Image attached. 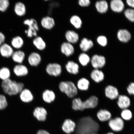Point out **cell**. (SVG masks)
I'll list each match as a JSON object with an SVG mask.
<instances>
[{"instance_id": "obj_21", "label": "cell", "mask_w": 134, "mask_h": 134, "mask_svg": "<svg viewBox=\"0 0 134 134\" xmlns=\"http://www.w3.org/2000/svg\"><path fill=\"white\" fill-rule=\"evenodd\" d=\"M13 71L17 76L24 77L26 76L29 72L27 67L22 64L16 65L13 69Z\"/></svg>"}, {"instance_id": "obj_36", "label": "cell", "mask_w": 134, "mask_h": 134, "mask_svg": "<svg viewBox=\"0 0 134 134\" xmlns=\"http://www.w3.org/2000/svg\"><path fill=\"white\" fill-rule=\"evenodd\" d=\"M10 76V73L8 68L4 67L0 69V78L3 81L9 79Z\"/></svg>"}, {"instance_id": "obj_22", "label": "cell", "mask_w": 134, "mask_h": 134, "mask_svg": "<svg viewBox=\"0 0 134 134\" xmlns=\"http://www.w3.org/2000/svg\"><path fill=\"white\" fill-rule=\"evenodd\" d=\"M20 98L23 103H28L32 101L33 96L30 90L26 88H24L20 93Z\"/></svg>"}, {"instance_id": "obj_7", "label": "cell", "mask_w": 134, "mask_h": 134, "mask_svg": "<svg viewBox=\"0 0 134 134\" xmlns=\"http://www.w3.org/2000/svg\"><path fill=\"white\" fill-rule=\"evenodd\" d=\"M46 70L47 73L50 76L57 77L61 74L62 67L58 63H49L47 65Z\"/></svg>"}, {"instance_id": "obj_46", "label": "cell", "mask_w": 134, "mask_h": 134, "mask_svg": "<svg viewBox=\"0 0 134 134\" xmlns=\"http://www.w3.org/2000/svg\"><path fill=\"white\" fill-rule=\"evenodd\" d=\"M105 134H115L113 132H108V133H105Z\"/></svg>"}, {"instance_id": "obj_18", "label": "cell", "mask_w": 134, "mask_h": 134, "mask_svg": "<svg viewBox=\"0 0 134 134\" xmlns=\"http://www.w3.org/2000/svg\"><path fill=\"white\" fill-rule=\"evenodd\" d=\"M91 79L95 83H98L104 80L105 75L103 72L100 69H94L90 74Z\"/></svg>"}, {"instance_id": "obj_38", "label": "cell", "mask_w": 134, "mask_h": 134, "mask_svg": "<svg viewBox=\"0 0 134 134\" xmlns=\"http://www.w3.org/2000/svg\"><path fill=\"white\" fill-rule=\"evenodd\" d=\"M9 5L8 0H0V11L4 12L7 9Z\"/></svg>"}, {"instance_id": "obj_34", "label": "cell", "mask_w": 134, "mask_h": 134, "mask_svg": "<svg viewBox=\"0 0 134 134\" xmlns=\"http://www.w3.org/2000/svg\"><path fill=\"white\" fill-rule=\"evenodd\" d=\"M11 43L13 47L18 49L22 47L24 44V41L22 38L18 36L13 38Z\"/></svg>"}, {"instance_id": "obj_43", "label": "cell", "mask_w": 134, "mask_h": 134, "mask_svg": "<svg viewBox=\"0 0 134 134\" xmlns=\"http://www.w3.org/2000/svg\"><path fill=\"white\" fill-rule=\"evenodd\" d=\"M5 38L4 35L2 33L0 32V46L4 43Z\"/></svg>"}, {"instance_id": "obj_24", "label": "cell", "mask_w": 134, "mask_h": 134, "mask_svg": "<svg viewBox=\"0 0 134 134\" xmlns=\"http://www.w3.org/2000/svg\"><path fill=\"white\" fill-rule=\"evenodd\" d=\"M110 7L114 12L120 13L123 10L125 5L121 0H113L110 2Z\"/></svg>"}, {"instance_id": "obj_26", "label": "cell", "mask_w": 134, "mask_h": 134, "mask_svg": "<svg viewBox=\"0 0 134 134\" xmlns=\"http://www.w3.org/2000/svg\"><path fill=\"white\" fill-rule=\"evenodd\" d=\"M93 46V41L86 38H84L81 40L79 45L80 49L83 52L87 51Z\"/></svg>"}, {"instance_id": "obj_17", "label": "cell", "mask_w": 134, "mask_h": 134, "mask_svg": "<svg viewBox=\"0 0 134 134\" xmlns=\"http://www.w3.org/2000/svg\"><path fill=\"white\" fill-rule=\"evenodd\" d=\"M34 116L38 121L43 122L46 121L47 113L46 109L43 107H37L33 112Z\"/></svg>"}, {"instance_id": "obj_47", "label": "cell", "mask_w": 134, "mask_h": 134, "mask_svg": "<svg viewBox=\"0 0 134 134\" xmlns=\"http://www.w3.org/2000/svg\"><path fill=\"white\" fill-rule=\"evenodd\" d=\"M91 134H98L97 133H92Z\"/></svg>"}, {"instance_id": "obj_20", "label": "cell", "mask_w": 134, "mask_h": 134, "mask_svg": "<svg viewBox=\"0 0 134 134\" xmlns=\"http://www.w3.org/2000/svg\"><path fill=\"white\" fill-rule=\"evenodd\" d=\"M32 43L36 49L40 51H44L47 48L46 42L43 37L40 36H38L34 38Z\"/></svg>"}, {"instance_id": "obj_30", "label": "cell", "mask_w": 134, "mask_h": 134, "mask_svg": "<svg viewBox=\"0 0 134 134\" xmlns=\"http://www.w3.org/2000/svg\"><path fill=\"white\" fill-rule=\"evenodd\" d=\"M42 98L45 103H52L55 99L54 92L49 90H45L42 94Z\"/></svg>"}, {"instance_id": "obj_19", "label": "cell", "mask_w": 134, "mask_h": 134, "mask_svg": "<svg viewBox=\"0 0 134 134\" xmlns=\"http://www.w3.org/2000/svg\"><path fill=\"white\" fill-rule=\"evenodd\" d=\"M96 115L98 120L102 122H108L112 118L111 113L105 109H101L99 110Z\"/></svg>"}, {"instance_id": "obj_6", "label": "cell", "mask_w": 134, "mask_h": 134, "mask_svg": "<svg viewBox=\"0 0 134 134\" xmlns=\"http://www.w3.org/2000/svg\"><path fill=\"white\" fill-rule=\"evenodd\" d=\"M108 124L109 127L113 133L121 132L124 128L125 122L121 117L111 118L108 122Z\"/></svg>"}, {"instance_id": "obj_11", "label": "cell", "mask_w": 134, "mask_h": 134, "mask_svg": "<svg viewBox=\"0 0 134 134\" xmlns=\"http://www.w3.org/2000/svg\"><path fill=\"white\" fill-rule=\"evenodd\" d=\"M40 24L43 29L47 30H51L55 27L56 21L52 17L46 16L41 18Z\"/></svg>"}, {"instance_id": "obj_3", "label": "cell", "mask_w": 134, "mask_h": 134, "mask_svg": "<svg viewBox=\"0 0 134 134\" xmlns=\"http://www.w3.org/2000/svg\"><path fill=\"white\" fill-rule=\"evenodd\" d=\"M2 87L5 93L12 96L20 93L24 89V85L20 82H17L15 81L9 79L3 81Z\"/></svg>"}, {"instance_id": "obj_10", "label": "cell", "mask_w": 134, "mask_h": 134, "mask_svg": "<svg viewBox=\"0 0 134 134\" xmlns=\"http://www.w3.org/2000/svg\"><path fill=\"white\" fill-rule=\"evenodd\" d=\"M90 61L91 66L94 69H101L105 66L106 64V60L105 58L101 55H94Z\"/></svg>"}, {"instance_id": "obj_45", "label": "cell", "mask_w": 134, "mask_h": 134, "mask_svg": "<svg viewBox=\"0 0 134 134\" xmlns=\"http://www.w3.org/2000/svg\"><path fill=\"white\" fill-rule=\"evenodd\" d=\"M36 134H50L47 131L43 130H40L37 132Z\"/></svg>"}, {"instance_id": "obj_25", "label": "cell", "mask_w": 134, "mask_h": 134, "mask_svg": "<svg viewBox=\"0 0 134 134\" xmlns=\"http://www.w3.org/2000/svg\"><path fill=\"white\" fill-rule=\"evenodd\" d=\"M117 37L122 42L127 43L131 39V34L128 30H120L117 33Z\"/></svg>"}, {"instance_id": "obj_16", "label": "cell", "mask_w": 134, "mask_h": 134, "mask_svg": "<svg viewBox=\"0 0 134 134\" xmlns=\"http://www.w3.org/2000/svg\"><path fill=\"white\" fill-rule=\"evenodd\" d=\"M76 127V124L74 121L70 119H66L63 122L62 129L65 133L71 134L74 132Z\"/></svg>"}, {"instance_id": "obj_8", "label": "cell", "mask_w": 134, "mask_h": 134, "mask_svg": "<svg viewBox=\"0 0 134 134\" xmlns=\"http://www.w3.org/2000/svg\"><path fill=\"white\" fill-rule=\"evenodd\" d=\"M28 64L32 67H37L42 62V58L41 54L37 52L33 51L30 53L28 56Z\"/></svg>"}, {"instance_id": "obj_15", "label": "cell", "mask_w": 134, "mask_h": 134, "mask_svg": "<svg viewBox=\"0 0 134 134\" xmlns=\"http://www.w3.org/2000/svg\"><path fill=\"white\" fill-rule=\"evenodd\" d=\"M65 38L66 41L73 45L76 44L79 40V35L72 30H67L65 32Z\"/></svg>"}, {"instance_id": "obj_29", "label": "cell", "mask_w": 134, "mask_h": 134, "mask_svg": "<svg viewBox=\"0 0 134 134\" xmlns=\"http://www.w3.org/2000/svg\"><path fill=\"white\" fill-rule=\"evenodd\" d=\"M14 11L16 14L19 16L25 15L26 12V9L25 4L21 2L16 3L15 5Z\"/></svg>"}, {"instance_id": "obj_14", "label": "cell", "mask_w": 134, "mask_h": 134, "mask_svg": "<svg viewBox=\"0 0 134 134\" xmlns=\"http://www.w3.org/2000/svg\"><path fill=\"white\" fill-rule=\"evenodd\" d=\"M116 103L119 108L121 110L129 108L131 104L129 97L125 95H119Z\"/></svg>"}, {"instance_id": "obj_44", "label": "cell", "mask_w": 134, "mask_h": 134, "mask_svg": "<svg viewBox=\"0 0 134 134\" xmlns=\"http://www.w3.org/2000/svg\"><path fill=\"white\" fill-rule=\"evenodd\" d=\"M126 3L129 6L134 8V0H127Z\"/></svg>"}, {"instance_id": "obj_42", "label": "cell", "mask_w": 134, "mask_h": 134, "mask_svg": "<svg viewBox=\"0 0 134 134\" xmlns=\"http://www.w3.org/2000/svg\"><path fill=\"white\" fill-rule=\"evenodd\" d=\"M78 4L81 7H86L90 5V2L89 0H79Z\"/></svg>"}, {"instance_id": "obj_27", "label": "cell", "mask_w": 134, "mask_h": 134, "mask_svg": "<svg viewBox=\"0 0 134 134\" xmlns=\"http://www.w3.org/2000/svg\"><path fill=\"white\" fill-rule=\"evenodd\" d=\"M90 85L89 80L85 78H82L78 80L76 87L80 91H86L89 88Z\"/></svg>"}, {"instance_id": "obj_23", "label": "cell", "mask_w": 134, "mask_h": 134, "mask_svg": "<svg viewBox=\"0 0 134 134\" xmlns=\"http://www.w3.org/2000/svg\"><path fill=\"white\" fill-rule=\"evenodd\" d=\"M0 47V53L2 56L4 57L9 58L12 56L13 49L7 43H3Z\"/></svg>"}, {"instance_id": "obj_40", "label": "cell", "mask_w": 134, "mask_h": 134, "mask_svg": "<svg viewBox=\"0 0 134 134\" xmlns=\"http://www.w3.org/2000/svg\"><path fill=\"white\" fill-rule=\"evenodd\" d=\"M97 42L100 46L104 47L106 46L108 41L106 37L104 36H100L97 38Z\"/></svg>"}, {"instance_id": "obj_31", "label": "cell", "mask_w": 134, "mask_h": 134, "mask_svg": "<svg viewBox=\"0 0 134 134\" xmlns=\"http://www.w3.org/2000/svg\"><path fill=\"white\" fill-rule=\"evenodd\" d=\"M70 24L77 29H80L82 25V21L79 16L77 15H72L70 18Z\"/></svg>"}, {"instance_id": "obj_39", "label": "cell", "mask_w": 134, "mask_h": 134, "mask_svg": "<svg viewBox=\"0 0 134 134\" xmlns=\"http://www.w3.org/2000/svg\"><path fill=\"white\" fill-rule=\"evenodd\" d=\"M7 105V102L5 97L4 95L0 94V110L4 109Z\"/></svg>"}, {"instance_id": "obj_5", "label": "cell", "mask_w": 134, "mask_h": 134, "mask_svg": "<svg viewBox=\"0 0 134 134\" xmlns=\"http://www.w3.org/2000/svg\"><path fill=\"white\" fill-rule=\"evenodd\" d=\"M23 24L28 26L27 30H25V32L29 38H33L38 36V32L40 31V27L36 20L34 18L25 19Z\"/></svg>"}, {"instance_id": "obj_28", "label": "cell", "mask_w": 134, "mask_h": 134, "mask_svg": "<svg viewBox=\"0 0 134 134\" xmlns=\"http://www.w3.org/2000/svg\"><path fill=\"white\" fill-rule=\"evenodd\" d=\"M12 56L13 60L15 62L22 64L24 61L26 54L24 52L18 50L14 52Z\"/></svg>"}, {"instance_id": "obj_41", "label": "cell", "mask_w": 134, "mask_h": 134, "mask_svg": "<svg viewBox=\"0 0 134 134\" xmlns=\"http://www.w3.org/2000/svg\"><path fill=\"white\" fill-rule=\"evenodd\" d=\"M126 90L127 93L129 94V96H134V82H131L129 85L126 88Z\"/></svg>"}, {"instance_id": "obj_35", "label": "cell", "mask_w": 134, "mask_h": 134, "mask_svg": "<svg viewBox=\"0 0 134 134\" xmlns=\"http://www.w3.org/2000/svg\"><path fill=\"white\" fill-rule=\"evenodd\" d=\"M120 117L124 121H130L133 117V113L129 108L125 109L122 110L120 113Z\"/></svg>"}, {"instance_id": "obj_32", "label": "cell", "mask_w": 134, "mask_h": 134, "mask_svg": "<svg viewBox=\"0 0 134 134\" xmlns=\"http://www.w3.org/2000/svg\"><path fill=\"white\" fill-rule=\"evenodd\" d=\"M79 64L83 67L88 66L91 61V59L88 54L83 53L79 55L78 57Z\"/></svg>"}, {"instance_id": "obj_12", "label": "cell", "mask_w": 134, "mask_h": 134, "mask_svg": "<svg viewBox=\"0 0 134 134\" xmlns=\"http://www.w3.org/2000/svg\"><path fill=\"white\" fill-rule=\"evenodd\" d=\"M80 65L79 63L72 60H68L65 65L66 71L70 74L76 75L79 72Z\"/></svg>"}, {"instance_id": "obj_13", "label": "cell", "mask_w": 134, "mask_h": 134, "mask_svg": "<svg viewBox=\"0 0 134 134\" xmlns=\"http://www.w3.org/2000/svg\"><path fill=\"white\" fill-rule=\"evenodd\" d=\"M105 97L111 100H116L118 98L119 93L118 89L112 85H108L104 90Z\"/></svg>"}, {"instance_id": "obj_2", "label": "cell", "mask_w": 134, "mask_h": 134, "mask_svg": "<svg viewBox=\"0 0 134 134\" xmlns=\"http://www.w3.org/2000/svg\"><path fill=\"white\" fill-rule=\"evenodd\" d=\"M98 103V98L95 96L90 97L84 101H82L80 98H75L72 102V108L75 111H83L96 108Z\"/></svg>"}, {"instance_id": "obj_33", "label": "cell", "mask_w": 134, "mask_h": 134, "mask_svg": "<svg viewBox=\"0 0 134 134\" xmlns=\"http://www.w3.org/2000/svg\"><path fill=\"white\" fill-rule=\"evenodd\" d=\"M95 7L98 12L102 13L106 12L108 8V3L104 1L97 2Z\"/></svg>"}, {"instance_id": "obj_1", "label": "cell", "mask_w": 134, "mask_h": 134, "mask_svg": "<svg viewBox=\"0 0 134 134\" xmlns=\"http://www.w3.org/2000/svg\"><path fill=\"white\" fill-rule=\"evenodd\" d=\"M76 127L73 134L97 133L99 130L98 122L90 116H84L75 122Z\"/></svg>"}, {"instance_id": "obj_4", "label": "cell", "mask_w": 134, "mask_h": 134, "mask_svg": "<svg viewBox=\"0 0 134 134\" xmlns=\"http://www.w3.org/2000/svg\"><path fill=\"white\" fill-rule=\"evenodd\" d=\"M60 91L64 93L68 98H76L78 94V88L74 83L71 81L62 82L59 84Z\"/></svg>"}, {"instance_id": "obj_9", "label": "cell", "mask_w": 134, "mask_h": 134, "mask_svg": "<svg viewBox=\"0 0 134 134\" xmlns=\"http://www.w3.org/2000/svg\"><path fill=\"white\" fill-rule=\"evenodd\" d=\"M61 53L67 58L72 56L75 52V48L73 45L66 41L62 43L60 46Z\"/></svg>"}, {"instance_id": "obj_37", "label": "cell", "mask_w": 134, "mask_h": 134, "mask_svg": "<svg viewBox=\"0 0 134 134\" xmlns=\"http://www.w3.org/2000/svg\"><path fill=\"white\" fill-rule=\"evenodd\" d=\"M124 14L129 20L134 22V10L132 9H127L125 10Z\"/></svg>"}]
</instances>
